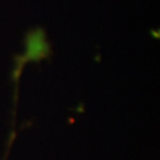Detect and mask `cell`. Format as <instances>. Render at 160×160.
Masks as SVG:
<instances>
[]
</instances>
